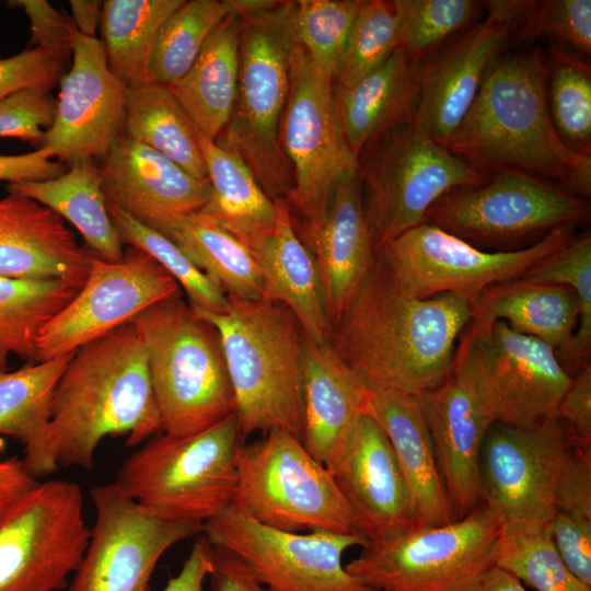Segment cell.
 <instances>
[{
	"mask_svg": "<svg viewBox=\"0 0 591 591\" xmlns=\"http://www.w3.org/2000/svg\"><path fill=\"white\" fill-rule=\"evenodd\" d=\"M471 303L452 293L418 299L399 291L376 260L328 343L370 390L419 396L451 372Z\"/></svg>",
	"mask_w": 591,
	"mask_h": 591,
	"instance_id": "1",
	"label": "cell"
},
{
	"mask_svg": "<svg viewBox=\"0 0 591 591\" xmlns=\"http://www.w3.org/2000/svg\"><path fill=\"white\" fill-rule=\"evenodd\" d=\"M548 70L538 46L503 53L491 65L468 112L442 144L478 171L515 169L591 193V152L558 136L547 104Z\"/></svg>",
	"mask_w": 591,
	"mask_h": 591,
	"instance_id": "2",
	"label": "cell"
},
{
	"mask_svg": "<svg viewBox=\"0 0 591 591\" xmlns=\"http://www.w3.org/2000/svg\"><path fill=\"white\" fill-rule=\"evenodd\" d=\"M161 430L146 346L129 322L80 347L60 376L46 429L57 467L93 470L100 442L144 443Z\"/></svg>",
	"mask_w": 591,
	"mask_h": 591,
	"instance_id": "3",
	"label": "cell"
},
{
	"mask_svg": "<svg viewBox=\"0 0 591 591\" xmlns=\"http://www.w3.org/2000/svg\"><path fill=\"white\" fill-rule=\"evenodd\" d=\"M221 313L194 309L217 331L243 436L273 429L302 440L303 331L291 310L267 298L227 296Z\"/></svg>",
	"mask_w": 591,
	"mask_h": 591,
	"instance_id": "4",
	"label": "cell"
},
{
	"mask_svg": "<svg viewBox=\"0 0 591 591\" xmlns=\"http://www.w3.org/2000/svg\"><path fill=\"white\" fill-rule=\"evenodd\" d=\"M131 323L147 349L164 433L194 434L235 413L219 335L181 293L155 303Z\"/></svg>",
	"mask_w": 591,
	"mask_h": 591,
	"instance_id": "5",
	"label": "cell"
},
{
	"mask_svg": "<svg viewBox=\"0 0 591 591\" xmlns=\"http://www.w3.org/2000/svg\"><path fill=\"white\" fill-rule=\"evenodd\" d=\"M291 1L242 18L236 95L229 123L217 142L235 151L274 200L290 196L291 172L280 142L297 40Z\"/></svg>",
	"mask_w": 591,
	"mask_h": 591,
	"instance_id": "6",
	"label": "cell"
},
{
	"mask_svg": "<svg viewBox=\"0 0 591 591\" xmlns=\"http://www.w3.org/2000/svg\"><path fill=\"white\" fill-rule=\"evenodd\" d=\"M242 437L235 413L194 434L153 436L114 483L157 517L204 524L232 502Z\"/></svg>",
	"mask_w": 591,
	"mask_h": 591,
	"instance_id": "7",
	"label": "cell"
},
{
	"mask_svg": "<svg viewBox=\"0 0 591 591\" xmlns=\"http://www.w3.org/2000/svg\"><path fill=\"white\" fill-rule=\"evenodd\" d=\"M357 160L362 208L375 250L424 223L444 195L488 178L412 120L379 136Z\"/></svg>",
	"mask_w": 591,
	"mask_h": 591,
	"instance_id": "8",
	"label": "cell"
},
{
	"mask_svg": "<svg viewBox=\"0 0 591 591\" xmlns=\"http://www.w3.org/2000/svg\"><path fill=\"white\" fill-rule=\"evenodd\" d=\"M231 505L257 522L286 532L359 534L328 467L282 429L242 444Z\"/></svg>",
	"mask_w": 591,
	"mask_h": 591,
	"instance_id": "9",
	"label": "cell"
},
{
	"mask_svg": "<svg viewBox=\"0 0 591 591\" xmlns=\"http://www.w3.org/2000/svg\"><path fill=\"white\" fill-rule=\"evenodd\" d=\"M501 520L485 505L444 525L414 526L369 544L345 565L375 591H475L494 567Z\"/></svg>",
	"mask_w": 591,
	"mask_h": 591,
	"instance_id": "10",
	"label": "cell"
},
{
	"mask_svg": "<svg viewBox=\"0 0 591 591\" xmlns=\"http://www.w3.org/2000/svg\"><path fill=\"white\" fill-rule=\"evenodd\" d=\"M573 240V227L553 229L514 251H483L424 222L375 250V260L403 293L425 299L452 293L471 304L491 286L521 278Z\"/></svg>",
	"mask_w": 591,
	"mask_h": 591,
	"instance_id": "11",
	"label": "cell"
},
{
	"mask_svg": "<svg viewBox=\"0 0 591 591\" xmlns=\"http://www.w3.org/2000/svg\"><path fill=\"white\" fill-rule=\"evenodd\" d=\"M465 329L453 367L494 422L526 426L556 416L572 376L555 349L502 321Z\"/></svg>",
	"mask_w": 591,
	"mask_h": 591,
	"instance_id": "12",
	"label": "cell"
},
{
	"mask_svg": "<svg viewBox=\"0 0 591 591\" xmlns=\"http://www.w3.org/2000/svg\"><path fill=\"white\" fill-rule=\"evenodd\" d=\"M90 540L78 484L38 483L0 513V591H59Z\"/></svg>",
	"mask_w": 591,
	"mask_h": 591,
	"instance_id": "13",
	"label": "cell"
},
{
	"mask_svg": "<svg viewBox=\"0 0 591 591\" xmlns=\"http://www.w3.org/2000/svg\"><path fill=\"white\" fill-rule=\"evenodd\" d=\"M280 142L293 187L287 199L306 234L323 219L340 179L358 169L336 111L333 79L321 72L297 44Z\"/></svg>",
	"mask_w": 591,
	"mask_h": 591,
	"instance_id": "14",
	"label": "cell"
},
{
	"mask_svg": "<svg viewBox=\"0 0 591 591\" xmlns=\"http://www.w3.org/2000/svg\"><path fill=\"white\" fill-rule=\"evenodd\" d=\"M588 205L560 184L515 169H499L485 183L441 197L425 222L466 242L508 244L543 237L589 217Z\"/></svg>",
	"mask_w": 591,
	"mask_h": 591,
	"instance_id": "15",
	"label": "cell"
},
{
	"mask_svg": "<svg viewBox=\"0 0 591 591\" xmlns=\"http://www.w3.org/2000/svg\"><path fill=\"white\" fill-rule=\"evenodd\" d=\"M202 534L212 546L237 556L270 591H375L343 565L347 549L368 545L360 534L286 532L232 505L205 522Z\"/></svg>",
	"mask_w": 591,
	"mask_h": 591,
	"instance_id": "16",
	"label": "cell"
},
{
	"mask_svg": "<svg viewBox=\"0 0 591 591\" xmlns=\"http://www.w3.org/2000/svg\"><path fill=\"white\" fill-rule=\"evenodd\" d=\"M95 523L69 591H148L161 556L173 545L202 533L204 524L157 517L115 483L90 490Z\"/></svg>",
	"mask_w": 591,
	"mask_h": 591,
	"instance_id": "17",
	"label": "cell"
},
{
	"mask_svg": "<svg viewBox=\"0 0 591 591\" xmlns=\"http://www.w3.org/2000/svg\"><path fill=\"white\" fill-rule=\"evenodd\" d=\"M178 293L177 281L139 248L129 246L117 262L90 252L82 288L39 334L37 362L73 352Z\"/></svg>",
	"mask_w": 591,
	"mask_h": 591,
	"instance_id": "18",
	"label": "cell"
},
{
	"mask_svg": "<svg viewBox=\"0 0 591 591\" xmlns=\"http://www.w3.org/2000/svg\"><path fill=\"white\" fill-rule=\"evenodd\" d=\"M572 440L557 416L526 426L494 422L480 454L483 505L502 524L546 525L555 513L557 471Z\"/></svg>",
	"mask_w": 591,
	"mask_h": 591,
	"instance_id": "19",
	"label": "cell"
},
{
	"mask_svg": "<svg viewBox=\"0 0 591 591\" xmlns=\"http://www.w3.org/2000/svg\"><path fill=\"white\" fill-rule=\"evenodd\" d=\"M486 18L425 59L412 123L443 144L473 104L485 76L518 31L529 1L483 2Z\"/></svg>",
	"mask_w": 591,
	"mask_h": 591,
	"instance_id": "20",
	"label": "cell"
},
{
	"mask_svg": "<svg viewBox=\"0 0 591 591\" xmlns=\"http://www.w3.org/2000/svg\"><path fill=\"white\" fill-rule=\"evenodd\" d=\"M72 56L42 144L69 165L103 159L123 136L127 90L108 69L102 40L78 33Z\"/></svg>",
	"mask_w": 591,
	"mask_h": 591,
	"instance_id": "21",
	"label": "cell"
},
{
	"mask_svg": "<svg viewBox=\"0 0 591 591\" xmlns=\"http://www.w3.org/2000/svg\"><path fill=\"white\" fill-rule=\"evenodd\" d=\"M329 471L368 545L416 526L395 452L382 427L369 414L360 418Z\"/></svg>",
	"mask_w": 591,
	"mask_h": 591,
	"instance_id": "22",
	"label": "cell"
},
{
	"mask_svg": "<svg viewBox=\"0 0 591 591\" xmlns=\"http://www.w3.org/2000/svg\"><path fill=\"white\" fill-rule=\"evenodd\" d=\"M97 167L107 204L161 233L200 211L209 198V179H197L162 153L124 135Z\"/></svg>",
	"mask_w": 591,
	"mask_h": 591,
	"instance_id": "23",
	"label": "cell"
},
{
	"mask_svg": "<svg viewBox=\"0 0 591 591\" xmlns=\"http://www.w3.org/2000/svg\"><path fill=\"white\" fill-rule=\"evenodd\" d=\"M418 397L449 503L460 520L483 505L480 454L494 421L454 367L440 384Z\"/></svg>",
	"mask_w": 591,
	"mask_h": 591,
	"instance_id": "24",
	"label": "cell"
},
{
	"mask_svg": "<svg viewBox=\"0 0 591 591\" xmlns=\"http://www.w3.org/2000/svg\"><path fill=\"white\" fill-rule=\"evenodd\" d=\"M7 189L0 198V277L60 279L82 288L90 269L88 248L51 209Z\"/></svg>",
	"mask_w": 591,
	"mask_h": 591,
	"instance_id": "25",
	"label": "cell"
},
{
	"mask_svg": "<svg viewBox=\"0 0 591 591\" xmlns=\"http://www.w3.org/2000/svg\"><path fill=\"white\" fill-rule=\"evenodd\" d=\"M302 395V444L329 470L367 414L371 390L328 341L317 343L303 333Z\"/></svg>",
	"mask_w": 591,
	"mask_h": 591,
	"instance_id": "26",
	"label": "cell"
},
{
	"mask_svg": "<svg viewBox=\"0 0 591 591\" xmlns=\"http://www.w3.org/2000/svg\"><path fill=\"white\" fill-rule=\"evenodd\" d=\"M308 236L332 327L375 264L358 169L337 184L323 219Z\"/></svg>",
	"mask_w": 591,
	"mask_h": 591,
	"instance_id": "27",
	"label": "cell"
},
{
	"mask_svg": "<svg viewBox=\"0 0 591 591\" xmlns=\"http://www.w3.org/2000/svg\"><path fill=\"white\" fill-rule=\"evenodd\" d=\"M367 414L386 433L405 477L416 526L456 521L449 503L418 396L371 390Z\"/></svg>",
	"mask_w": 591,
	"mask_h": 591,
	"instance_id": "28",
	"label": "cell"
},
{
	"mask_svg": "<svg viewBox=\"0 0 591 591\" xmlns=\"http://www.w3.org/2000/svg\"><path fill=\"white\" fill-rule=\"evenodd\" d=\"M424 61L398 47L379 68L354 84L341 86L333 82L339 124L356 158L379 136L413 119Z\"/></svg>",
	"mask_w": 591,
	"mask_h": 591,
	"instance_id": "29",
	"label": "cell"
},
{
	"mask_svg": "<svg viewBox=\"0 0 591 591\" xmlns=\"http://www.w3.org/2000/svg\"><path fill=\"white\" fill-rule=\"evenodd\" d=\"M273 234L255 254L266 298L287 305L303 333L317 343L328 341V322L313 254L299 239L290 207L277 199Z\"/></svg>",
	"mask_w": 591,
	"mask_h": 591,
	"instance_id": "30",
	"label": "cell"
},
{
	"mask_svg": "<svg viewBox=\"0 0 591 591\" xmlns=\"http://www.w3.org/2000/svg\"><path fill=\"white\" fill-rule=\"evenodd\" d=\"M197 136L210 183L209 198L200 212L234 235L255 255L274 232L276 201L235 151L198 130Z\"/></svg>",
	"mask_w": 591,
	"mask_h": 591,
	"instance_id": "31",
	"label": "cell"
},
{
	"mask_svg": "<svg viewBox=\"0 0 591 591\" xmlns=\"http://www.w3.org/2000/svg\"><path fill=\"white\" fill-rule=\"evenodd\" d=\"M471 308L472 324L506 322L513 331L544 341L556 352L569 343L580 313L578 297L570 288L521 278L489 287Z\"/></svg>",
	"mask_w": 591,
	"mask_h": 591,
	"instance_id": "32",
	"label": "cell"
},
{
	"mask_svg": "<svg viewBox=\"0 0 591 591\" xmlns=\"http://www.w3.org/2000/svg\"><path fill=\"white\" fill-rule=\"evenodd\" d=\"M76 351L13 371L0 369V434L24 443L22 462L34 478L58 468L47 450L46 429L57 383Z\"/></svg>",
	"mask_w": 591,
	"mask_h": 591,
	"instance_id": "33",
	"label": "cell"
},
{
	"mask_svg": "<svg viewBox=\"0 0 591 591\" xmlns=\"http://www.w3.org/2000/svg\"><path fill=\"white\" fill-rule=\"evenodd\" d=\"M243 15H231L210 34L187 73L170 85L197 130L217 140L230 120L236 95Z\"/></svg>",
	"mask_w": 591,
	"mask_h": 591,
	"instance_id": "34",
	"label": "cell"
},
{
	"mask_svg": "<svg viewBox=\"0 0 591 591\" xmlns=\"http://www.w3.org/2000/svg\"><path fill=\"white\" fill-rule=\"evenodd\" d=\"M7 188L33 198L70 222L92 254L108 262L123 258L124 242L108 213L94 160L73 162L69 171L50 179L13 183Z\"/></svg>",
	"mask_w": 591,
	"mask_h": 591,
	"instance_id": "35",
	"label": "cell"
},
{
	"mask_svg": "<svg viewBox=\"0 0 591 591\" xmlns=\"http://www.w3.org/2000/svg\"><path fill=\"white\" fill-rule=\"evenodd\" d=\"M123 135L162 153L192 176L208 179L197 128L167 84L126 90Z\"/></svg>",
	"mask_w": 591,
	"mask_h": 591,
	"instance_id": "36",
	"label": "cell"
},
{
	"mask_svg": "<svg viewBox=\"0 0 591 591\" xmlns=\"http://www.w3.org/2000/svg\"><path fill=\"white\" fill-rule=\"evenodd\" d=\"M162 234L176 243L227 296L248 300L266 298L254 253L208 216L200 211L192 213Z\"/></svg>",
	"mask_w": 591,
	"mask_h": 591,
	"instance_id": "37",
	"label": "cell"
},
{
	"mask_svg": "<svg viewBox=\"0 0 591 591\" xmlns=\"http://www.w3.org/2000/svg\"><path fill=\"white\" fill-rule=\"evenodd\" d=\"M184 0H105L101 34L111 72L128 89L151 81L159 32Z\"/></svg>",
	"mask_w": 591,
	"mask_h": 591,
	"instance_id": "38",
	"label": "cell"
},
{
	"mask_svg": "<svg viewBox=\"0 0 591 591\" xmlns=\"http://www.w3.org/2000/svg\"><path fill=\"white\" fill-rule=\"evenodd\" d=\"M273 0H184L162 25L150 62L152 82L173 85L190 69L213 30L231 15L271 7Z\"/></svg>",
	"mask_w": 591,
	"mask_h": 591,
	"instance_id": "39",
	"label": "cell"
},
{
	"mask_svg": "<svg viewBox=\"0 0 591 591\" xmlns=\"http://www.w3.org/2000/svg\"><path fill=\"white\" fill-rule=\"evenodd\" d=\"M80 289L60 279L0 277V369H7L11 355L37 362V340L43 327Z\"/></svg>",
	"mask_w": 591,
	"mask_h": 591,
	"instance_id": "40",
	"label": "cell"
},
{
	"mask_svg": "<svg viewBox=\"0 0 591 591\" xmlns=\"http://www.w3.org/2000/svg\"><path fill=\"white\" fill-rule=\"evenodd\" d=\"M494 566L536 591H591L568 569L546 525L503 523Z\"/></svg>",
	"mask_w": 591,
	"mask_h": 591,
	"instance_id": "41",
	"label": "cell"
},
{
	"mask_svg": "<svg viewBox=\"0 0 591 591\" xmlns=\"http://www.w3.org/2000/svg\"><path fill=\"white\" fill-rule=\"evenodd\" d=\"M521 279L535 283L565 286L573 290L580 304L576 331L556 352L570 376L590 363L591 352V236L584 234L546 257Z\"/></svg>",
	"mask_w": 591,
	"mask_h": 591,
	"instance_id": "42",
	"label": "cell"
},
{
	"mask_svg": "<svg viewBox=\"0 0 591 591\" xmlns=\"http://www.w3.org/2000/svg\"><path fill=\"white\" fill-rule=\"evenodd\" d=\"M107 210L124 244L139 248L154 258L184 289L194 309L212 313L227 310V294L176 243L112 204H107Z\"/></svg>",
	"mask_w": 591,
	"mask_h": 591,
	"instance_id": "43",
	"label": "cell"
},
{
	"mask_svg": "<svg viewBox=\"0 0 591 591\" xmlns=\"http://www.w3.org/2000/svg\"><path fill=\"white\" fill-rule=\"evenodd\" d=\"M361 0L291 1L290 21L299 46L334 79Z\"/></svg>",
	"mask_w": 591,
	"mask_h": 591,
	"instance_id": "44",
	"label": "cell"
},
{
	"mask_svg": "<svg viewBox=\"0 0 591 591\" xmlns=\"http://www.w3.org/2000/svg\"><path fill=\"white\" fill-rule=\"evenodd\" d=\"M547 78V104L560 139L573 151L591 152V71L578 58L554 47Z\"/></svg>",
	"mask_w": 591,
	"mask_h": 591,
	"instance_id": "45",
	"label": "cell"
},
{
	"mask_svg": "<svg viewBox=\"0 0 591 591\" xmlns=\"http://www.w3.org/2000/svg\"><path fill=\"white\" fill-rule=\"evenodd\" d=\"M398 47L393 0H361L333 82L341 86L354 84L379 68Z\"/></svg>",
	"mask_w": 591,
	"mask_h": 591,
	"instance_id": "46",
	"label": "cell"
},
{
	"mask_svg": "<svg viewBox=\"0 0 591 591\" xmlns=\"http://www.w3.org/2000/svg\"><path fill=\"white\" fill-rule=\"evenodd\" d=\"M398 19L399 47L426 59L447 39L472 25L483 2L475 0H393Z\"/></svg>",
	"mask_w": 591,
	"mask_h": 591,
	"instance_id": "47",
	"label": "cell"
},
{
	"mask_svg": "<svg viewBox=\"0 0 591 591\" xmlns=\"http://www.w3.org/2000/svg\"><path fill=\"white\" fill-rule=\"evenodd\" d=\"M519 42L536 38L568 46L578 53L591 54V1L545 0L532 1L515 33Z\"/></svg>",
	"mask_w": 591,
	"mask_h": 591,
	"instance_id": "48",
	"label": "cell"
},
{
	"mask_svg": "<svg viewBox=\"0 0 591 591\" xmlns=\"http://www.w3.org/2000/svg\"><path fill=\"white\" fill-rule=\"evenodd\" d=\"M50 90L44 85L26 86L1 99L0 138H18L42 148L57 111Z\"/></svg>",
	"mask_w": 591,
	"mask_h": 591,
	"instance_id": "49",
	"label": "cell"
},
{
	"mask_svg": "<svg viewBox=\"0 0 591 591\" xmlns=\"http://www.w3.org/2000/svg\"><path fill=\"white\" fill-rule=\"evenodd\" d=\"M553 499L555 512L591 520V445L576 440L569 443L557 471Z\"/></svg>",
	"mask_w": 591,
	"mask_h": 591,
	"instance_id": "50",
	"label": "cell"
},
{
	"mask_svg": "<svg viewBox=\"0 0 591 591\" xmlns=\"http://www.w3.org/2000/svg\"><path fill=\"white\" fill-rule=\"evenodd\" d=\"M7 5L21 8L30 21L27 47H37L65 60L73 49L78 31L72 19L57 11L46 0H9Z\"/></svg>",
	"mask_w": 591,
	"mask_h": 591,
	"instance_id": "51",
	"label": "cell"
},
{
	"mask_svg": "<svg viewBox=\"0 0 591 591\" xmlns=\"http://www.w3.org/2000/svg\"><path fill=\"white\" fill-rule=\"evenodd\" d=\"M63 76V59L37 47L0 58V100L26 86L53 89Z\"/></svg>",
	"mask_w": 591,
	"mask_h": 591,
	"instance_id": "52",
	"label": "cell"
},
{
	"mask_svg": "<svg viewBox=\"0 0 591 591\" xmlns=\"http://www.w3.org/2000/svg\"><path fill=\"white\" fill-rule=\"evenodd\" d=\"M546 526L568 569L591 587V520L555 512Z\"/></svg>",
	"mask_w": 591,
	"mask_h": 591,
	"instance_id": "53",
	"label": "cell"
},
{
	"mask_svg": "<svg viewBox=\"0 0 591 591\" xmlns=\"http://www.w3.org/2000/svg\"><path fill=\"white\" fill-rule=\"evenodd\" d=\"M556 416L568 428L573 440L591 445V363L572 376Z\"/></svg>",
	"mask_w": 591,
	"mask_h": 591,
	"instance_id": "54",
	"label": "cell"
},
{
	"mask_svg": "<svg viewBox=\"0 0 591 591\" xmlns=\"http://www.w3.org/2000/svg\"><path fill=\"white\" fill-rule=\"evenodd\" d=\"M48 148L42 147L24 154H0V182L9 184L45 181L65 173V164L53 160Z\"/></svg>",
	"mask_w": 591,
	"mask_h": 591,
	"instance_id": "55",
	"label": "cell"
},
{
	"mask_svg": "<svg viewBox=\"0 0 591 591\" xmlns=\"http://www.w3.org/2000/svg\"><path fill=\"white\" fill-rule=\"evenodd\" d=\"M208 578L212 591H270L237 556L215 546Z\"/></svg>",
	"mask_w": 591,
	"mask_h": 591,
	"instance_id": "56",
	"label": "cell"
},
{
	"mask_svg": "<svg viewBox=\"0 0 591 591\" xmlns=\"http://www.w3.org/2000/svg\"><path fill=\"white\" fill-rule=\"evenodd\" d=\"M212 545L198 534L179 572L170 577L162 591H202L204 582L211 570Z\"/></svg>",
	"mask_w": 591,
	"mask_h": 591,
	"instance_id": "57",
	"label": "cell"
},
{
	"mask_svg": "<svg viewBox=\"0 0 591 591\" xmlns=\"http://www.w3.org/2000/svg\"><path fill=\"white\" fill-rule=\"evenodd\" d=\"M38 484L22 460H0V513L19 496Z\"/></svg>",
	"mask_w": 591,
	"mask_h": 591,
	"instance_id": "58",
	"label": "cell"
},
{
	"mask_svg": "<svg viewBox=\"0 0 591 591\" xmlns=\"http://www.w3.org/2000/svg\"><path fill=\"white\" fill-rule=\"evenodd\" d=\"M72 21L78 33L95 37L101 24L103 1L100 0H70Z\"/></svg>",
	"mask_w": 591,
	"mask_h": 591,
	"instance_id": "59",
	"label": "cell"
},
{
	"mask_svg": "<svg viewBox=\"0 0 591 591\" xmlns=\"http://www.w3.org/2000/svg\"><path fill=\"white\" fill-rule=\"evenodd\" d=\"M475 591H526L514 576L496 566L480 579Z\"/></svg>",
	"mask_w": 591,
	"mask_h": 591,
	"instance_id": "60",
	"label": "cell"
}]
</instances>
